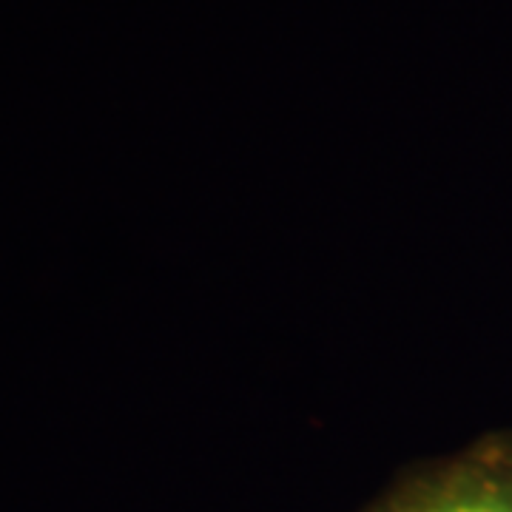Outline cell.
Instances as JSON below:
<instances>
[{
    "label": "cell",
    "mask_w": 512,
    "mask_h": 512,
    "mask_svg": "<svg viewBox=\"0 0 512 512\" xmlns=\"http://www.w3.org/2000/svg\"><path fill=\"white\" fill-rule=\"evenodd\" d=\"M362 512H512V433L410 467Z\"/></svg>",
    "instance_id": "obj_1"
}]
</instances>
